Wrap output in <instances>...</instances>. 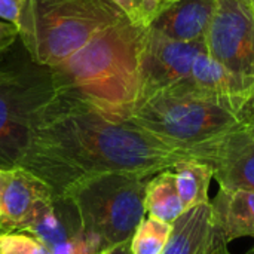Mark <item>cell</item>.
<instances>
[{
  "label": "cell",
  "instance_id": "obj_1",
  "mask_svg": "<svg viewBox=\"0 0 254 254\" xmlns=\"http://www.w3.org/2000/svg\"><path fill=\"white\" fill-rule=\"evenodd\" d=\"M190 158L129 121H121L67 97L55 95L34 118L27 147L15 167L64 198L77 182L106 173L143 177Z\"/></svg>",
  "mask_w": 254,
  "mask_h": 254
},
{
  "label": "cell",
  "instance_id": "obj_2",
  "mask_svg": "<svg viewBox=\"0 0 254 254\" xmlns=\"http://www.w3.org/2000/svg\"><path fill=\"white\" fill-rule=\"evenodd\" d=\"M146 31L122 15L74 55L46 67L57 95L80 101L109 118L128 121L138 101Z\"/></svg>",
  "mask_w": 254,
  "mask_h": 254
},
{
  "label": "cell",
  "instance_id": "obj_3",
  "mask_svg": "<svg viewBox=\"0 0 254 254\" xmlns=\"http://www.w3.org/2000/svg\"><path fill=\"white\" fill-rule=\"evenodd\" d=\"M122 15L112 0H21L15 25L31 61L54 67Z\"/></svg>",
  "mask_w": 254,
  "mask_h": 254
},
{
  "label": "cell",
  "instance_id": "obj_4",
  "mask_svg": "<svg viewBox=\"0 0 254 254\" xmlns=\"http://www.w3.org/2000/svg\"><path fill=\"white\" fill-rule=\"evenodd\" d=\"M150 179L106 173L83 179L67 190L64 198L74 205L82 232L95 253L131 241L146 217V188Z\"/></svg>",
  "mask_w": 254,
  "mask_h": 254
},
{
  "label": "cell",
  "instance_id": "obj_5",
  "mask_svg": "<svg viewBox=\"0 0 254 254\" xmlns=\"http://www.w3.org/2000/svg\"><path fill=\"white\" fill-rule=\"evenodd\" d=\"M128 121L188 153L249 125L211 100L174 91H161L140 101Z\"/></svg>",
  "mask_w": 254,
  "mask_h": 254
},
{
  "label": "cell",
  "instance_id": "obj_6",
  "mask_svg": "<svg viewBox=\"0 0 254 254\" xmlns=\"http://www.w3.org/2000/svg\"><path fill=\"white\" fill-rule=\"evenodd\" d=\"M57 95L46 67L13 71L0 80V165L12 168L22 156L36 115Z\"/></svg>",
  "mask_w": 254,
  "mask_h": 254
},
{
  "label": "cell",
  "instance_id": "obj_7",
  "mask_svg": "<svg viewBox=\"0 0 254 254\" xmlns=\"http://www.w3.org/2000/svg\"><path fill=\"white\" fill-rule=\"evenodd\" d=\"M207 54L226 68L254 76V10L250 0H217L205 33Z\"/></svg>",
  "mask_w": 254,
  "mask_h": 254
},
{
  "label": "cell",
  "instance_id": "obj_8",
  "mask_svg": "<svg viewBox=\"0 0 254 254\" xmlns=\"http://www.w3.org/2000/svg\"><path fill=\"white\" fill-rule=\"evenodd\" d=\"M201 54H207L205 39L180 42L147 28L140 57L137 104L186 79Z\"/></svg>",
  "mask_w": 254,
  "mask_h": 254
},
{
  "label": "cell",
  "instance_id": "obj_9",
  "mask_svg": "<svg viewBox=\"0 0 254 254\" xmlns=\"http://www.w3.org/2000/svg\"><path fill=\"white\" fill-rule=\"evenodd\" d=\"M211 100L247 124L254 118V76L226 68L208 54H201L186 79L165 89Z\"/></svg>",
  "mask_w": 254,
  "mask_h": 254
},
{
  "label": "cell",
  "instance_id": "obj_10",
  "mask_svg": "<svg viewBox=\"0 0 254 254\" xmlns=\"http://www.w3.org/2000/svg\"><path fill=\"white\" fill-rule=\"evenodd\" d=\"M246 127L189 152L213 168L220 189L254 192V137Z\"/></svg>",
  "mask_w": 254,
  "mask_h": 254
},
{
  "label": "cell",
  "instance_id": "obj_11",
  "mask_svg": "<svg viewBox=\"0 0 254 254\" xmlns=\"http://www.w3.org/2000/svg\"><path fill=\"white\" fill-rule=\"evenodd\" d=\"M55 199L51 188L21 167L10 168V177L0 199V232H27L37 216Z\"/></svg>",
  "mask_w": 254,
  "mask_h": 254
},
{
  "label": "cell",
  "instance_id": "obj_12",
  "mask_svg": "<svg viewBox=\"0 0 254 254\" xmlns=\"http://www.w3.org/2000/svg\"><path fill=\"white\" fill-rule=\"evenodd\" d=\"M210 205L217 254L229 252V244L238 238H254V192L219 188Z\"/></svg>",
  "mask_w": 254,
  "mask_h": 254
},
{
  "label": "cell",
  "instance_id": "obj_13",
  "mask_svg": "<svg viewBox=\"0 0 254 254\" xmlns=\"http://www.w3.org/2000/svg\"><path fill=\"white\" fill-rule=\"evenodd\" d=\"M217 0H168L149 28L180 42L205 37Z\"/></svg>",
  "mask_w": 254,
  "mask_h": 254
},
{
  "label": "cell",
  "instance_id": "obj_14",
  "mask_svg": "<svg viewBox=\"0 0 254 254\" xmlns=\"http://www.w3.org/2000/svg\"><path fill=\"white\" fill-rule=\"evenodd\" d=\"M162 254H217L210 202L185 211L173 223Z\"/></svg>",
  "mask_w": 254,
  "mask_h": 254
},
{
  "label": "cell",
  "instance_id": "obj_15",
  "mask_svg": "<svg viewBox=\"0 0 254 254\" xmlns=\"http://www.w3.org/2000/svg\"><path fill=\"white\" fill-rule=\"evenodd\" d=\"M27 232L49 250L82 232L77 211L70 199L55 198L31 223Z\"/></svg>",
  "mask_w": 254,
  "mask_h": 254
},
{
  "label": "cell",
  "instance_id": "obj_16",
  "mask_svg": "<svg viewBox=\"0 0 254 254\" xmlns=\"http://www.w3.org/2000/svg\"><path fill=\"white\" fill-rule=\"evenodd\" d=\"M144 204L149 217L170 225L185 213L173 168L161 171L149 180Z\"/></svg>",
  "mask_w": 254,
  "mask_h": 254
},
{
  "label": "cell",
  "instance_id": "obj_17",
  "mask_svg": "<svg viewBox=\"0 0 254 254\" xmlns=\"http://www.w3.org/2000/svg\"><path fill=\"white\" fill-rule=\"evenodd\" d=\"M177 180V190L185 211L210 202L208 190L214 179L213 168L195 158H188L173 168Z\"/></svg>",
  "mask_w": 254,
  "mask_h": 254
},
{
  "label": "cell",
  "instance_id": "obj_18",
  "mask_svg": "<svg viewBox=\"0 0 254 254\" xmlns=\"http://www.w3.org/2000/svg\"><path fill=\"white\" fill-rule=\"evenodd\" d=\"M173 225L144 217L129 241L131 254H162L170 240Z\"/></svg>",
  "mask_w": 254,
  "mask_h": 254
},
{
  "label": "cell",
  "instance_id": "obj_19",
  "mask_svg": "<svg viewBox=\"0 0 254 254\" xmlns=\"http://www.w3.org/2000/svg\"><path fill=\"white\" fill-rule=\"evenodd\" d=\"M137 27L149 28L168 0H112Z\"/></svg>",
  "mask_w": 254,
  "mask_h": 254
},
{
  "label": "cell",
  "instance_id": "obj_20",
  "mask_svg": "<svg viewBox=\"0 0 254 254\" xmlns=\"http://www.w3.org/2000/svg\"><path fill=\"white\" fill-rule=\"evenodd\" d=\"M0 254H52L39 240L24 232L0 235Z\"/></svg>",
  "mask_w": 254,
  "mask_h": 254
},
{
  "label": "cell",
  "instance_id": "obj_21",
  "mask_svg": "<svg viewBox=\"0 0 254 254\" xmlns=\"http://www.w3.org/2000/svg\"><path fill=\"white\" fill-rule=\"evenodd\" d=\"M52 254H95V250L83 232L51 249Z\"/></svg>",
  "mask_w": 254,
  "mask_h": 254
},
{
  "label": "cell",
  "instance_id": "obj_22",
  "mask_svg": "<svg viewBox=\"0 0 254 254\" xmlns=\"http://www.w3.org/2000/svg\"><path fill=\"white\" fill-rule=\"evenodd\" d=\"M18 39V28L15 24L0 19V54L9 49Z\"/></svg>",
  "mask_w": 254,
  "mask_h": 254
},
{
  "label": "cell",
  "instance_id": "obj_23",
  "mask_svg": "<svg viewBox=\"0 0 254 254\" xmlns=\"http://www.w3.org/2000/svg\"><path fill=\"white\" fill-rule=\"evenodd\" d=\"M21 0H0V19L15 24Z\"/></svg>",
  "mask_w": 254,
  "mask_h": 254
},
{
  "label": "cell",
  "instance_id": "obj_24",
  "mask_svg": "<svg viewBox=\"0 0 254 254\" xmlns=\"http://www.w3.org/2000/svg\"><path fill=\"white\" fill-rule=\"evenodd\" d=\"M95 254H131L129 253V243L121 244V246L113 247V249H106V250H101Z\"/></svg>",
  "mask_w": 254,
  "mask_h": 254
},
{
  "label": "cell",
  "instance_id": "obj_25",
  "mask_svg": "<svg viewBox=\"0 0 254 254\" xmlns=\"http://www.w3.org/2000/svg\"><path fill=\"white\" fill-rule=\"evenodd\" d=\"M10 177V168H6V167H0V199H1V195L4 192V188L7 185V180Z\"/></svg>",
  "mask_w": 254,
  "mask_h": 254
},
{
  "label": "cell",
  "instance_id": "obj_26",
  "mask_svg": "<svg viewBox=\"0 0 254 254\" xmlns=\"http://www.w3.org/2000/svg\"><path fill=\"white\" fill-rule=\"evenodd\" d=\"M13 74V70H0V80H4Z\"/></svg>",
  "mask_w": 254,
  "mask_h": 254
},
{
  "label": "cell",
  "instance_id": "obj_27",
  "mask_svg": "<svg viewBox=\"0 0 254 254\" xmlns=\"http://www.w3.org/2000/svg\"><path fill=\"white\" fill-rule=\"evenodd\" d=\"M246 128H247V131H249V132H250V134L254 137V118L252 119V122H250Z\"/></svg>",
  "mask_w": 254,
  "mask_h": 254
},
{
  "label": "cell",
  "instance_id": "obj_28",
  "mask_svg": "<svg viewBox=\"0 0 254 254\" xmlns=\"http://www.w3.org/2000/svg\"><path fill=\"white\" fill-rule=\"evenodd\" d=\"M252 1V4H253V10H254V0H250Z\"/></svg>",
  "mask_w": 254,
  "mask_h": 254
},
{
  "label": "cell",
  "instance_id": "obj_29",
  "mask_svg": "<svg viewBox=\"0 0 254 254\" xmlns=\"http://www.w3.org/2000/svg\"><path fill=\"white\" fill-rule=\"evenodd\" d=\"M247 254H254V249H253V250H252V252H250V253H247Z\"/></svg>",
  "mask_w": 254,
  "mask_h": 254
},
{
  "label": "cell",
  "instance_id": "obj_30",
  "mask_svg": "<svg viewBox=\"0 0 254 254\" xmlns=\"http://www.w3.org/2000/svg\"><path fill=\"white\" fill-rule=\"evenodd\" d=\"M222 254H231V252H226V253H222Z\"/></svg>",
  "mask_w": 254,
  "mask_h": 254
},
{
  "label": "cell",
  "instance_id": "obj_31",
  "mask_svg": "<svg viewBox=\"0 0 254 254\" xmlns=\"http://www.w3.org/2000/svg\"><path fill=\"white\" fill-rule=\"evenodd\" d=\"M0 235H1V232H0Z\"/></svg>",
  "mask_w": 254,
  "mask_h": 254
}]
</instances>
